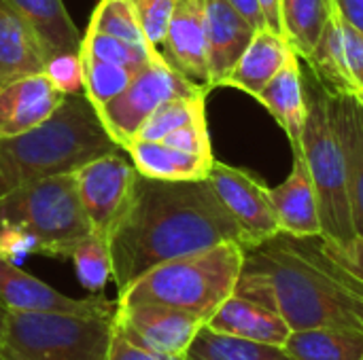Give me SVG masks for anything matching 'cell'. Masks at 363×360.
Listing matches in <instances>:
<instances>
[{
	"label": "cell",
	"mask_w": 363,
	"mask_h": 360,
	"mask_svg": "<svg viewBox=\"0 0 363 360\" xmlns=\"http://www.w3.org/2000/svg\"><path fill=\"white\" fill-rule=\"evenodd\" d=\"M117 293L151 267L245 238L208 178L157 180L136 174L132 195L108 233Z\"/></svg>",
	"instance_id": "cell-1"
},
{
	"label": "cell",
	"mask_w": 363,
	"mask_h": 360,
	"mask_svg": "<svg viewBox=\"0 0 363 360\" xmlns=\"http://www.w3.org/2000/svg\"><path fill=\"white\" fill-rule=\"evenodd\" d=\"M234 295L274 310L291 331H363V282L328 255L321 236L296 238L279 231L245 248Z\"/></svg>",
	"instance_id": "cell-2"
},
{
	"label": "cell",
	"mask_w": 363,
	"mask_h": 360,
	"mask_svg": "<svg viewBox=\"0 0 363 360\" xmlns=\"http://www.w3.org/2000/svg\"><path fill=\"white\" fill-rule=\"evenodd\" d=\"M123 151L85 93H74L43 125L0 138V197L45 176L74 172L94 157Z\"/></svg>",
	"instance_id": "cell-3"
},
{
	"label": "cell",
	"mask_w": 363,
	"mask_h": 360,
	"mask_svg": "<svg viewBox=\"0 0 363 360\" xmlns=\"http://www.w3.org/2000/svg\"><path fill=\"white\" fill-rule=\"evenodd\" d=\"M245 261L238 242L164 261L117 293V303H162L200 316L204 323L236 291Z\"/></svg>",
	"instance_id": "cell-4"
},
{
	"label": "cell",
	"mask_w": 363,
	"mask_h": 360,
	"mask_svg": "<svg viewBox=\"0 0 363 360\" xmlns=\"http://www.w3.org/2000/svg\"><path fill=\"white\" fill-rule=\"evenodd\" d=\"M89 231L74 172L38 178L0 197V236L23 238L32 252L68 259Z\"/></svg>",
	"instance_id": "cell-5"
},
{
	"label": "cell",
	"mask_w": 363,
	"mask_h": 360,
	"mask_svg": "<svg viewBox=\"0 0 363 360\" xmlns=\"http://www.w3.org/2000/svg\"><path fill=\"white\" fill-rule=\"evenodd\" d=\"M311 76V81H304L306 121L300 138V153L315 185L321 216V238L334 244H347L357 233L351 216L345 155L330 119L328 91L313 72Z\"/></svg>",
	"instance_id": "cell-6"
},
{
	"label": "cell",
	"mask_w": 363,
	"mask_h": 360,
	"mask_svg": "<svg viewBox=\"0 0 363 360\" xmlns=\"http://www.w3.org/2000/svg\"><path fill=\"white\" fill-rule=\"evenodd\" d=\"M113 316L9 312L4 360H108Z\"/></svg>",
	"instance_id": "cell-7"
},
{
	"label": "cell",
	"mask_w": 363,
	"mask_h": 360,
	"mask_svg": "<svg viewBox=\"0 0 363 360\" xmlns=\"http://www.w3.org/2000/svg\"><path fill=\"white\" fill-rule=\"evenodd\" d=\"M200 85L181 74L162 51H155L151 59L132 76L130 85L102 108L98 117L108 132V136L125 149L130 140L138 134L143 123L166 102L177 98L206 95Z\"/></svg>",
	"instance_id": "cell-8"
},
{
	"label": "cell",
	"mask_w": 363,
	"mask_h": 360,
	"mask_svg": "<svg viewBox=\"0 0 363 360\" xmlns=\"http://www.w3.org/2000/svg\"><path fill=\"white\" fill-rule=\"evenodd\" d=\"M136 174L138 172L125 151L94 157L74 170L79 202L91 231L108 238L128 206Z\"/></svg>",
	"instance_id": "cell-9"
},
{
	"label": "cell",
	"mask_w": 363,
	"mask_h": 360,
	"mask_svg": "<svg viewBox=\"0 0 363 360\" xmlns=\"http://www.w3.org/2000/svg\"><path fill=\"white\" fill-rule=\"evenodd\" d=\"M113 325L117 333L143 348L185 356L206 323L191 312L162 303H117Z\"/></svg>",
	"instance_id": "cell-10"
},
{
	"label": "cell",
	"mask_w": 363,
	"mask_h": 360,
	"mask_svg": "<svg viewBox=\"0 0 363 360\" xmlns=\"http://www.w3.org/2000/svg\"><path fill=\"white\" fill-rule=\"evenodd\" d=\"M206 178L219 195L221 204L228 208V212L240 227L245 248L257 246L281 231L272 210L268 193L270 189L262 185L255 176L240 168L213 161Z\"/></svg>",
	"instance_id": "cell-11"
},
{
	"label": "cell",
	"mask_w": 363,
	"mask_h": 360,
	"mask_svg": "<svg viewBox=\"0 0 363 360\" xmlns=\"http://www.w3.org/2000/svg\"><path fill=\"white\" fill-rule=\"evenodd\" d=\"M0 303L6 312H64V314H96L115 316L117 299L104 297L74 299L62 295L43 280L26 274L15 263L0 257Z\"/></svg>",
	"instance_id": "cell-12"
},
{
	"label": "cell",
	"mask_w": 363,
	"mask_h": 360,
	"mask_svg": "<svg viewBox=\"0 0 363 360\" xmlns=\"http://www.w3.org/2000/svg\"><path fill=\"white\" fill-rule=\"evenodd\" d=\"M68 98L47 72L21 76L0 87V138H13L43 125Z\"/></svg>",
	"instance_id": "cell-13"
},
{
	"label": "cell",
	"mask_w": 363,
	"mask_h": 360,
	"mask_svg": "<svg viewBox=\"0 0 363 360\" xmlns=\"http://www.w3.org/2000/svg\"><path fill=\"white\" fill-rule=\"evenodd\" d=\"M166 59L189 81L211 91L208 45H206V2L179 0L164 40Z\"/></svg>",
	"instance_id": "cell-14"
},
{
	"label": "cell",
	"mask_w": 363,
	"mask_h": 360,
	"mask_svg": "<svg viewBox=\"0 0 363 360\" xmlns=\"http://www.w3.org/2000/svg\"><path fill=\"white\" fill-rule=\"evenodd\" d=\"M206 2V45H208V74L211 87H221L225 76L234 70L240 55L255 36V28L228 2Z\"/></svg>",
	"instance_id": "cell-15"
},
{
	"label": "cell",
	"mask_w": 363,
	"mask_h": 360,
	"mask_svg": "<svg viewBox=\"0 0 363 360\" xmlns=\"http://www.w3.org/2000/svg\"><path fill=\"white\" fill-rule=\"evenodd\" d=\"M270 202L279 227L287 236L313 238L321 236V216L315 185L302 153H294L291 174L285 182L270 189Z\"/></svg>",
	"instance_id": "cell-16"
},
{
	"label": "cell",
	"mask_w": 363,
	"mask_h": 360,
	"mask_svg": "<svg viewBox=\"0 0 363 360\" xmlns=\"http://www.w3.org/2000/svg\"><path fill=\"white\" fill-rule=\"evenodd\" d=\"M328 108L345 155L353 227L363 238V106L351 93H328Z\"/></svg>",
	"instance_id": "cell-17"
},
{
	"label": "cell",
	"mask_w": 363,
	"mask_h": 360,
	"mask_svg": "<svg viewBox=\"0 0 363 360\" xmlns=\"http://www.w3.org/2000/svg\"><path fill=\"white\" fill-rule=\"evenodd\" d=\"M47 55L30 21L11 2L0 0V87L45 72Z\"/></svg>",
	"instance_id": "cell-18"
},
{
	"label": "cell",
	"mask_w": 363,
	"mask_h": 360,
	"mask_svg": "<svg viewBox=\"0 0 363 360\" xmlns=\"http://www.w3.org/2000/svg\"><path fill=\"white\" fill-rule=\"evenodd\" d=\"M294 55L298 53L283 34L270 28L257 30L221 87H236L255 98Z\"/></svg>",
	"instance_id": "cell-19"
},
{
	"label": "cell",
	"mask_w": 363,
	"mask_h": 360,
	"mask_svg": "<svg viewBox=\"0 0 363 360\" xmlns=\"http://www.w3.org/2000/svg\"><path fill=\"white\" fill-rule=\"evenodd\" d=\"M206 327L219 333L272 346H285L287 337L291 335V329L283 320V316L257 301L238 295L225 299L219 310L208 318Z\"/></svg>",
	"instance_id": "cell-20"
},
{
	"label": "cell",
	"mask_w": 363,
	"mask_h": 360,
	"mask_svg": "<svg viewBox=\"0 0 363 360\" xmlns=\"http://www.w3.org/2000/svg\"><path fill=\"white\" fill-rule=\"evenodd\" d=\"M300 57L294 55L274 79L255 95L277 123L285 129L294 153L300 151V138L306 121V91H304V72L300 68Z\"/></svg>",
	"instance_id": "cell-21"
},
{
	"label": "cell",
	"mask_w": 363,
	"mask_h": 360,
	"mask_svg": "<svg viewBox=\"0 0 363 360\" xmlns=\"http://www.w3.org/2000/svg\"><path fill=\"white\" fill-rule=\"evenodd\" d=\"M136 172L157 180H202L215 161L213 155H194L160 140H130L123 149Z\"/></svg>",
	"instance_id": "cell-22"
},
{
	"label": "cell",
	"mask_w": 363,
	"mask_h": 360,
	"mask_svg": "<svg viewBox=\"0 0 363 360\" xmlns=\"http://www.w3.org/2000/svg\"><path fill=\"white\" fill-rule=\"evenodd\" d=\"M30 21L47 59L62 53H81L83 34L72 23L62 0H6Z\"/></svg>",
	"instance_id": "cell-23"
},
{
	"label": "cell",
	"mask_w": 363,
	"mask_h": 360,
	"mask_svg": "<svg viewBox=\"0 0 363 360\" xmlns=\"http://www.w3.org/2000/svg\"><path fill=\"white\" fill-rule=\"evenodd\" d=\"M283 348L294 360H362L363 331L334 327L291 331Z\"/></svg>",
	"instance_id": "cell-24"
},
{
	"label": "cell",
	"mask_w": 363,
	"mask_h": 360,
	"mask_svg": "<svg viewBox=\"0 0 363 360\" xmlns=\"http://www.w3.org/2000/svg\"><path fill=\"white\" fill-rule=\"evenodd\" d=\"M311 72L323 85L328 93H355V81L349 72L345 49H342V32H340V15L334 11L330 21L325 23L315 49L306 57Z\"/></svg>",
	"instance_id": "cell-25"
},
{
	"label": "cell",
	"mask_w": 363,
	"mask_h": 360,
	"mask_svg": "<svg viewBox=\"0 0 363 360\" xmlns=\"http://www.w3.org/2000/svg\"><path fill=\"white\" fill-rule=\"evenodd\" d=\"M279 8L285 38L298 57L306 59L336 11L334 0H279Z\"/></svg>",
	"instance_id": "cell-26"
},
{
	"label": "cell",
	"mask_w": 363,
	"mask_h": 360,
	"mask_svg": "<svg viewBox=\"0 0 363 360\" xmlns=\"http://www.w3.org/2000/svg\"><path fill=\"white\" fill-rule=\"evenodd\" d=\"M187 360H294L283 346L242 339L236 335L219 333L206 325L198 331L187 348Z\"/></svg>",
	"instance_id": "cell-27"
},
{
	"label": "cell",
	"mask_w": 363,
	"mask_h": 360,
	"mask_svg": "<svg viewBox=\"0 0 363 360\" xmlns=\"http://www.w3.org/2000/svg\"><path fill=\"white\" fill-rule=\"evenodd\" d=\"M81 68H83V93L87 95V100L94 104L96 110L102 108L113 98H117L136 74L130 68L106 62L83 47H81Z\"/></svg>",
	"instance_id": "cell-28"
},
{
	"label": "cell",
	"mask_w": 363,
	"mask_h": 360,
	"mask_svg": "<svg viewBox=\"0 0 363 360\" xmlns=\"http://www.w3.org/2000/svg\"><path fill=\"white\" fill-rule=\"evenodd\" d=\"M68 259H72L74 263L81 286L91 293H100L113 278L108 240L96 231H89L83 240H79Z\"/></svg>",
	"instance_id": "cell-29"
},
{
	"label": "cell",
	"mask_w": 363,
	"mask_h": 360,
	"mask_svg": "<svg viewBox=\"0 0 363 360\" xmlns=\"http://www.w3.org/2000/svg\"><path fill=\"white\" fill-rule=\"evenodd\" d=\"M96 32L115 36L136 49H155L147 42L138 17H136V8L132 0H100L98 6L94 8L91 21L89 25Z\"/></svg>",
	"instance_id": "cell-30"
},
{
	"label": "cell",
	"mask_w": 363,
	"mask_h": 360,
	"mask_svg": "<svg viewBox=\"0 0 363 360\" xmlns=\"http://www.w3.org/2000/svg\"><path fill=\"white\" fill-rule=\"evenodd\" d=\"M204 98L206 95H194V98H177L170 100L166 104H162L138 129V134L134 138L138 140H162L166 138L170 132L198 121V119H206V110H204Z\"/></svg>",
	"instance_id": "cell-31"
},
{
	"label": "cell",
	"mask_w": 363,
	"mask_h": 360,
	"mask_svg": "<svg viewBox=\"0 0 363 360\" xmlns=\"http://www.w3.org/2000/svg\"><path fill=\"white\" fill-rule=\"evenodd\" d=\"M83 49L91 51L94 55L106 59V62H113V64H119L123 68H130L132 72H138L149 59L151 55L157 51V49H136L115 36H108V34H102V32H96L91 28L85 30L83 34V42H81Z\"/></svg>",
	"instance_id": "cell-32"
},
{
	"label": "cell",
	"mask_w": 363,
	"mask_h": 360,
	"mask_svg": "<svg viewBox=\"0 0 363 360\" xmlns=\"http://www.w3.org/2000/svg\"><path fill=\"white\" fill-rule=\"evenodd\" d=\"M140 30L151 47L160 51L166 40V32L179 0H132Z\"/></svg>",
	"instance_id": "cell-33"
},
{
	"label": "cell",
	"mask_w": 363,
	"mask_h": 360,
	"mask_svg": "<svg viewBox=\"0 0 363 360\" xmlns=\"http://www.w3.org/2000/svg\"><path fill=\"white\" fill-rule=\"evenodd\" d=\"M45 72L55 81V85L68 95L83 93V68L81 53H62L47 59Z\"/></svg>",
	"instance_id": "cell-34"
},
{
	"label": "cell",
	"mask_w": 363,
	"mask_h": 360,
	"mask_svg": "<svg viewBox=\"0 0 363 360\" xmlns=\"http://www.w3.org/2000/svg\"><path fill=\"white\" fill-rule=\"evenodd\" d=\"M160 142H164L168 146H174L179 151H185V153H194V155H213L206 119L191 121V123L170 132Z\"/></svg>",
	"instance_id": "cell-35"
},
{
	"label": "cell",
	"mask_w": 363,
	"mask_h": 360,
	"mask_svg": "<svg viewBox=\"0 0 363 360\" xmlns=\"http://www.w3.org/2000/svg\"><path fill=\"white\" fill-rule=\"evenodd\" d=\"M340 32H342V49H345V59L349 66V72L355 81V87H363V32L355 25L347 23L340 17ZM355 89V91H357Z\"/></svg>",
	"instance_id": "cell-36"
},
{
	"label": "cell",
	"mask_w": 363,
	"mask_h": 360,
	"mask_svg": "<svg viewBox=\"0 0 363 360\" xmlns=\"http://www.w3.org/2000/svg\"><path fill=\"white\" fill-rule=\"evenodd\" d=\"M323 248L328 250V255L332 259H336L345 269H349L359 282H363V238L362 236H355L351 242L347 244H334V242H328L323 240Z\"/></svg>",
	"instance_id": "cell-37"
},
{
	"label": "cell",
	"mask_w": 363,
	"mask_h": 360,
	"mask_svg": "<svg viewBox=\"0 0 363 360\" xmlns=\"http://www.w3.org/2000/svg\"><path fill=\"white\" fill-rule=\"evenodd\" d=\"M115 327V325H113ZM108 360H187L185 356H172V354H162L149 348H143L134 342H130L128 337H123L121 333L115 331L113 342H111V352Z\"/></svg>",
	"instance_id": "cell-38"
},
{
	"label": "cell",
	"mask_w": 363,
	"mask_h": 360,
	"mask_svg": "<svg viewBox=\"0 0 363 360\" xmlns=\"http://www.w3.org/2000/svg\"><path fill=\"white\" fill-rule=\"evenodd\" d=\"M255 30H264L268 28L266 23V17H264V11H262V4L259 0H228Z\"/></svg>",
	"instance_id": "cell-39"
},
{
	"label": "cell",
	"mask_w": 363,
	"mask_h": 360,
	"mask_svg": "<svg viewBox=\"0 0 363 360\" xmlns=\"http://www.w3.org/2000/svg\"><path fill=\"white\" fill-rule=\"evenodd\" d=\"M336 13L363 32V0H334Z\"/></svg>",
	"instance_id": "cell-40"
},
{
	"label": "cell",
	"mask_w": 363,
	"mask_h": 360,
	"mask_svg": "<svg viewBox=\"0 0 363 360\" xmlns=\"http://www.w3.org/2000/svg\"><path fill=\"white\" fill-rule=\"evenodd\" d=\"M262 4V11H264V17H266V23L270 30L283 34V25H281V8H279V0H259ZM285 36V34H283Z\"/></svg>",
	"instance_id": "cell-41"
},
{
	"label": "cell",
	"mask_w": 363,
	"mask_h": 360,
	"mask_svg": "<svg viewBox=\"0 0 363 360\" xmlns=\"http://www.w3.org/2000/svg\"><path fill=\"white\" fill-rule=\"evenodd\" d=\"M6 316H9V312L0 303V360H4V354H2V339H4V329H6Z\"/></svg>",
	"instance_id": "cell-42"
},
{
	"label": "cell",
	"mask_w": 363,
	"mask_h": 360,
	"mask_svg": "<svg viewBox=\"0 0 363 360\" xmlns=\"http://www.w3.org/2000/svg\"><path fill=\"white\" fill-rule=\"evenodd\" d=\"M351 95H353V98H355V100H357V102L363 106V87L362 89H357L355 93H351Z\"/></svg>",
	"instance_id": "cell-43"
},
{
	"label": "cell",
	"mask_w": 363,
	"mask_h": 360,
	"mask_svg": "<svg viewBox=\"0 0 363 360\" xmlns=\"http://www.w3.org/2000/svg\"><path fill=\"white\" fill-rule=\"evenodd\" d=\"M362 360H363V359H362Z\"/></svg>",
	"instance_id": "cell-44"
}]
</instances>
